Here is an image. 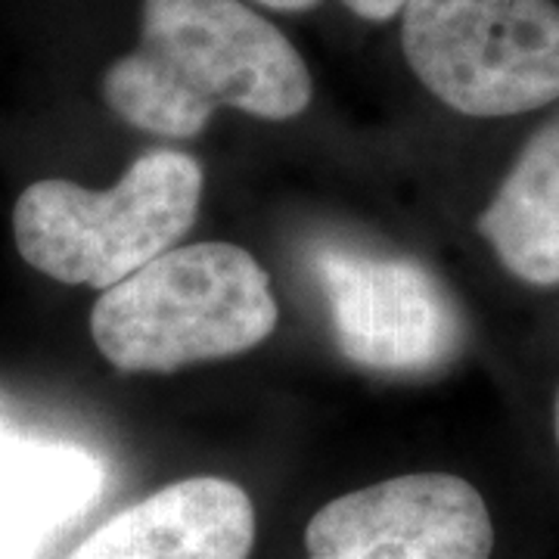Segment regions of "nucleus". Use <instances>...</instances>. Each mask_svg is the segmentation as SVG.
Returning <instances> with one entry per match:
<instances>
[{
    "instance_id": "8",
    "label": "nucleus",
    "mask_w": 559,
    "mask_h": 559,
    "mask_svg": "<svg viewBox=\"0 0 559 559\" xmlns=\"http://www.w3.org/2000/svg\"><path fill=\"white\" fill-rule=\"evenodd\" d=\"M479 234L513 277L532 286L559 283V119L525 143L481 212Z\"/></svg>"
},
{
    "instance_id": "9",
    "label": "nucleus",
    "mask_w": 559,
    "mask_h": 559,
    "mask_svg": "<svg viewBox=\"0 0 559 559\" xmlns=\"http://www.w3.org/2000/svg\"><path fill=\"white\" fill-rule=\"evenodd\" d=\"M249 3L264 7V10H277V13H305V10H314L323 0H249ZM340 3L364 22H389L401 16L407 0H340Z\"/></svg>"
},
{
    "instance_id": "5",
    "label": "nucleus",
    "mask_w": 559,
    "mask_h": 559,
    "mask_svg": "<svg viewBox=\"0 0 559 559\" xmlns=\"http://www.w3.org/2000/svg\"><path fill=\"white\" fill-rule=\"evenodd\" d=\"M311 271L345 358L373 373L414 377L448 367L463 348V318L432 271L404 255L320 246Z\"/></svg>"
},
{
    "instance_id": "4",
    "label": "nucleus",
    "mask_w": 559,
    "mask_h": 559,
    "mask_svg": "<svg viewBox=\"0 0 559 559\" xmlns=\"http://www.w3.org/2000/svg\"><path fill=\"white\" fill-rule=\"evenodd\" d=\"M401 50L448 109L507 119L559 100V3L407 0Z\"/></svg>"
},
{
    "instance_id": "2",
    "label": "nucleus",
    "mask_w": 559,
    "mask_h": 559,
    "mask_svg": "<svg viewBox=\"0 0 559 559\" xmlns=\"http://www.w3.org/2000/svg\"><path fill=\"white\" fill-rule=\"evenodd\" d=\"M271 277L242 246H175L106 289L91 336L121 373H175L255 348L277 330Z\"/></svg>"
},
{
    "instance_id": "1",
    "label": "nucleus",
    "mask_w": 559,
    "mask_h": 559,
    "mask_svg": "<svg viewBox=\"0 0 559 559\" xmlns=\"http://www.w3.org/2000/svg\"><path fill=\"white\" fill-rule=\"evenodd\" d=\"M121 121L190 140L215 109L289 121L311 106V72L293 40L249 0H143L140 40L103 72Z\"/></svg>"
},
{
    "instance_id": "6",
    "label": "nucleus",
    "mask_w": 559,
    "mask_h": 559,
    "mask_svg": "<svg viewBox=\"0 0 559 559\" xmlns=\"http://www.w3.org/2000/svg\"><path fill=\"white\" fill-rule=\"evenodd\" d=\"M308 559H491L495 522L451 473H407L323 503L305 525Z\"/></svg>"
},
{
    "instance_id": "3",
    "label": "nucleus",
    "mask_w": 559,
    "mask_h": 559,
    "mask_svg": "<svg viewBox=\"0 0 559 559\" xmlns=\"http://www.w3.org/2000/svg\"><path fill=\"white\" fill-rule=\"evenodd\" d=\"M200 202V162L180 150H153L109 190L35 180L13 205V240L44 277L106 293L175 249Z\"/></svg>"
},
{
    "instance_id": "10",
    "label": "nucleus",
    "mask_w": 559,
    "mask_h": 559,
    "mask_svg": "<svg viewBox=\"0 0 559 559\" xmlns=\"http://www.w3.org/2000/svg\"><path fill=\"white\" fill-rule=\"evenodd\" d=\"M554 432H557V444H559V392H557V404H554Z\"/></svg>"
},
{
    "instance_id": "7",
    "label": "nucleus",
    "mask_w": 559,
    "mask_h": 559,
    "mask_svg": "<svg viewBox=\"0 0 559 559\" xmlns=\"http://www.w3.org/2000/svg\"><path fill=\"white\" fill-rule=\"evenodd\" d=\"M255 507L237 481L190 476L124 507L66 559H249Z\"/></svg>"
}]
</instances>
